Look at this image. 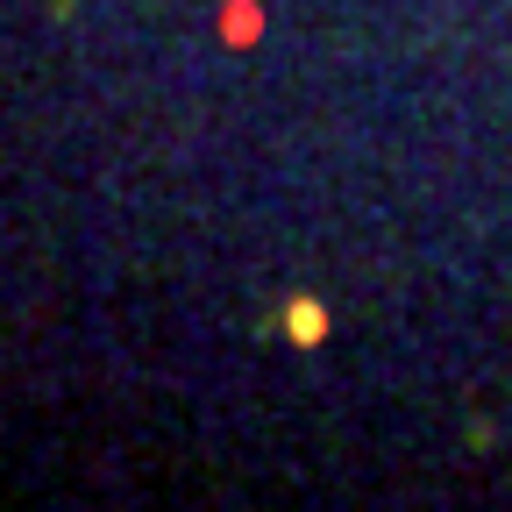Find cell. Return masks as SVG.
Returning <instances> with one entry per match:
<instances>
[{"instance_id": "1", "label": "cell", "mask_w": 512, "mask_h": 512, "mask_svg": "<svg viewBox=\"0 0 512 512\" xmlns=\"http://www.w3.org/2000/svg\"><path fill=\"white\" fill-rule=\"evenodd\" d=\"M285 328H292V342H320V335H328V313H320V299H292Z\"/></svg>"}]
</instances>
